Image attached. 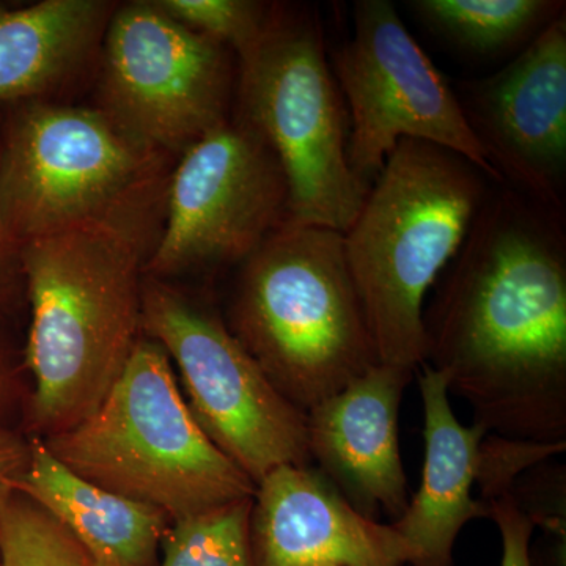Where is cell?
Listing matches in <instances>:
<instances>
[{
    "instance_id": "cell-26",
    "label": "cell",
    "mask_w": 566,
    "mask_h": 566,
    "mask_svg": "<svg viewBox=\"0 0 566 566\" xmlns=\"http://www.w3.org/2000/svg\"><path fill=\"white\" fill-rule=\"evenodd\" d=\"M11 376L10 374L9 363H7L6 356L0 354V401L6 398L7 390H9V386L11 385Z\"/></svg>"
},
{
    "instance_id": "cell-2",
    "label": "cell",
    "mask_w": 566,
    "mask_h": 566,
    "mask_svg": "<svg viewBox=\"0 0 566 566\" xmlns=\"http://www.w3.org/2000/svg\"><path fill=\"white\" fill-rule=\"evenodd\" d=\"M155 238L84 227L21 245L32 308L24 364L33 438L65 433L98 409L142 335V285Z\"/></svg>"
},
{
    "instance_id": "cell-1",
    "label": "cell",
    "mask_w": 566,
    "mask_h": 566,
    "mask_svg": "<svg viewBox=\"0 0 566 566\" xmlns=\"http://www.w3.org/2000/svg\"><path fill=\"white\" fill-rule=\"evenodd\" d=\"M433 289L423 364L488 434L566 444L565 210L494 182Z\"/></svg>"
},
{
    "instance_id": "cell-8",
    "label": "cell",
    "mask_w": 566,
    "mask_h": 566,
    "mask_svg": "<svg viewBox=\"0 0 566 566\" xmlns=\"http://www.w3.org/2000/svg\"><path fill=\"white\" fill-rule=\"evenodd\" d=\"M142 334L177 363L193 419L255 485L281 465H312L304 412L271 385L211 305L145 275Z\"/></svg>"
},
{
    "instance_id": "cell-23",
    "label": "cell",
    "mask_w": 566,
    "mask_h": 566,
    "mask_svg": "<svg viewBox=\"0 0 566 566\" xmlns=\"http://www.w3.org/2000/svg\"><path fill=\"white\" fill-rule=\"evenodd\" d=\"M491 520L502 536L501 566H532L531 545L535 523L515 494L502 495L491 502Z\"/></svg>"
},
{
    "instance_id": "cell-6",
    "label": "cell",
    "mask_w": 566,
    "mask_h": 566,
    "mask_svg": "<svg viewBox=\"0 0 566 566\" xmlns=\"http://www.w3.org/2000/svg\"><path fill=\"white\" fill-rule=\"evenodd\" d=\"M74 474L170 521L255 495L256 485L193 419L169 354L142 334L92 416L43 439Z\"/></svg>"
},
{
    "instance_id": "cell-10",
    "label": "cell",
    "mask_w": 566,
    "mask_h": 566,
    "mask_svg": "<svg viewBox=\"0 0 566 566\" xmlns=\"http://www.w3.org/2000/svg\"><path fill=\"white\" fill-rule=\"evenodd\" d=\"M353 36L333 71L348 114L349 170L370 191L401 139L439 145L501 177L465 122L452 85L439 73L389 0L354 3Z\"/></svg>"
},
{
    "instance_id": "cell-7",
    "label": "cell",
    "mask_w": 566,
    "mask_h": 566,
    "mask_svg": "<svg viewBox=\"0 0 566 566\" xmlns=\"http://www.w3.org/2000/svg\"><path fill=\"white\" fill-rule=\"evenodd\" d=\"M234 117L281 164L289 221L344 233L367 189L348 166V114L314 7L271 6L260 39L238 55Z\"/></svg>"
},
{
    "instance_id": "cell-9",
    "label": "cell",
    "mask_w": 566,
    "mask_h": 566,
    "mask_svg": "<svg viewBox=\"0 0 566 566\" xmlns=\"http://www.w3.org/2000/svg\"><path fill=\"white\" fill-rule=\"evenodd\" d=\"M99 63L98 109L151 150L181 155L232 118L230 50L175 21L156 0L117 6Z\"/></svg>"
},
{
    "instance_id": "cell-5",
    "label": "cell",
    "mask_w": 566,
    "mask_h": 566,
    "mask_svg": "<svg viewBox=\"0 0 566 566\" xmlns=\"http://www.w3.org/2000/svg\"><path fill=\"white\" fill-rule=\"evenodd\" d=\"M223 319L304 415L378 364L344 237L326 227L283 222L240 264Z\"/></svg>"
},
{
    "instance_id": "cell-3",
    "label": "cell",
    "mask_w": 566,
    "mask_h": 566,
    "mask_svg": "<svg viewBox=\"0 0 566 566\" xmlns=\"http://www.w3.org/2000/svg\"><path fill=\"white\" fill-rule=\"evenodd\" d=\"M494 182L463 156L401 139L342 233L379 364L424 360V297L468 237ZM497 185V182H495Z\"/></svg>"
},
{
    "instance_id": "cell-18",
    "label": "cell",
    "mask_w": 566,
    "mask_h": 566,
    "mask_svg": "<svg viewBox=\"0 0 566 566\" xmlns=\"http://www.w3.org/2000/svg\"><path fill=\"white\" fill-rule=\"evenodd\" d=\"M408 7L430 31L480 55L526 48L565 14L558 0H412Z\"/></svg>"
},
{
    "instance_id": "cell-19",
    "label": "cell",
    "mask_w": 566,
    "mask_h": 566,
    "mask_svg": "<svg viewBox=\"0 0 566 566\" xmlns=\"http://www.w3.org/2000/svg\"><path fill=\"white\" fill-rule=\"evenodd\" d=\"M253 497L170 521L158 566H256L251 539Z\"/></svg>"
},
{
    "instance_id": "cell-24",
    "label": "cell",
    "mask_w": 566,
    "mask_h": 566,
    "mask_svg": "<svg viewBox=\"0 0 566 566\" xmlns=\"http://www.w3.org/2000/svg\"><path fill=\"white\" fill-rule=\"evenodd\" d=\"M31 453V439L0 423V499L11 493V480L24 471Z\"/></svg>"
},
{
    "instance_id": "cell-11",
    "label": "cell",
    "mask_w": 566,
    "mask_h": 566,
    "mask_svg": "<svg viewBox=\"0 0 566 566\" xmlns=\"http://www.w3.org/2000/svg\"><path fill=\"white\" fill-rule=\"evenodd\" d=\"M161 232L145 263L159 281L244 262L289 221L281 164L251 126L234 117L181 153L170 172Z\"/></svg>"
},
{
    "instance_id": "cell-14",
    "label": "cell",
    "mask_w": 566,
    "mask_h": 566,
    "mask_svg": "<svg viewBox=\"0 0 566 566\" xmlns=\"http://www.w3.org/2000/svg\"><path fill=\"white\" fill-rule=\"evenodd\" d=\"M256 566H406L390 524L360 515L314 465H281L256 485L251 515Z\"/></svg>"
},
{
    "instance_id": "cell-21",
    "label": "cell",
    "mask_w": 566,
    "mask_h": 566,
    "mask_svg": "<svg viewBox=\"0 0 566 566\" xmlns=\"http://www.w3.org/2000/svg\"><path fill=\"white\" fill-rule=\"evenodd\" d=\"M159 9L192 32L238 55L262 35L273 3L252 0H156Z\"/></svg>"
},
{
    "instance_id": "cell-17",
    "label": "cell",
    "mask_w": 566,
    "mask_h": 566,
    "mask_svg": "<svg viewBox=\"0 0 566 566\" xmlns=\"http://www.w3.org/2000/svg\"><path fill=\"white\" fill-rule=\"evenodd\" d=\"M117 3L41 0L0 3V106L40 102L99 57Z\"/></svg>"
},
{
    "instance_id": "cell-20",
    "label": "cell",
    "mask_w": 566,
    "mask_h": 566,
    "mask_svg": "<svg viewBox=\"0 0 566 566\" xmlns=\"http://www.w3.org/2000/svg\"><path fill=\"white\" fill-rule=\"evenodd\" d=\"M0 566H106L25 495L0 499Z\"/></svg>"
},
{
    "instance_id": "cell-12",
    "label": "cell",
    "mask_w": 566,
    "mask_h": 566,
    "mask_svg": "<svg viewBox=\"0 0 566 566\" xmlns=\"http://www.w3.org/2000/svg\"><path fill=\"white\" fill-rule=\"evenodd\" d=\"M502 185L565 210L566 17L551 22L504 70L453 88Z\"/></svg>"
},
{
    "instance_id": "cell-16",
    "label": "cell",
    "mask_w": 566,
    "mask_h": 566,
    "mask_svg": "<svg viewBox=\"0 0 566 566\" xmlns=\"http://www.w3.org/2000/svg\"><path fill=\"white\" fill-rule=\"evenodd\" d=\"M10 488L69 528L103 565L158 566L169 516L74 474L43 439L31 438L28 464Z\"/></svg>"
},
{
    "instance_id": "cell-22",
    "label": "cell",
    "mask_w": 566,
    "mask_h": 566,
    "mask_svg": "<svg viewBox=\"0 0 566 566\" xmlns=\"http://www.w3.org/2000/svg\"><path fill=\"white\" fill-rule=\"evenodd\" d=\"M566 444H539L486 434L479 449L476 480L482 497L490 505L495 499L513 493V483L521 472L564 452Z\"/></svg>"
},
{
    "instance_id": "cell-13",
    "label": "cell",
    "mask_w": 566,
    "mask_h": 566,
    "mask_svg": "<svg viewBox=\"0 0 566 566\" xmlns=\"http://www.w3.org/2000/svg\"><path fill=\"white\" fill-rule=\"evenodd\" d=\"M417 370L375 364L305 415L312 464L360 513L398 520L409 504L398 415Z\"/></svg>"
},
{
    "instance_id": "cell-4",
    "label": "cell",
    "mask_w": 566,
    "mask_h": 566,
    "mask_svg": "<svg viewBox=\"0 0 566 566\" xmlns=\"http://www.w3.org/2000/svg\"><path fill=\"white\" fill-rule=\"evenodd\" d=\"M0 123V208L21 245L84 227L158 240L170 156L128 136L98 107L40 99Z\"/></svg>"
},
{
    "instance_id": "cell-25",
    "label": "cell",
    "mask_w": 566,
    "mask_h": 566,
    "mask_svg": "<svg viewBox=\"0 0 566 566\" xmlns=\"http://www.w3.org/2000/svg\"><path fill=\"white\" fill-rule=\"evenodd\" d=\"M22 281L21 248L11 238L0 208V308L9 305L20 293Z\"/></svg>"
},
{
    "instance_id": "cell-27",
    "label": "cell",
    "mask_w": 566,
    "mask_h": 566,
    "mask_svg": "<svg viewBox=\"0 0 566 566\" xmlns=\"http://www.w3.org/2000/svg\"><path fill=\"white\" fill-rule=\"evenodd\" d=\"M312 566H338V565H312Z\"/></svg>"
},
{
    "instance_id": "cell-15",
    "label": "cell",
    "mask_w": 566,
    "mask_h": 566,
    "mask_svg": "<svg viewBox=\"0 0 566 566\" xmlns=\"http://www.w3.org/2000/svg\"><path fill=\"white\" fill-rule=\"evenodd\" d=\"M424 464L422 483L403 515L390 526L409 547L411 566H453V546L461 528L491 509L472 497L479 449L485 428L458 422L444 376L422 364Z\"/></svg>"
}]
</instances>
